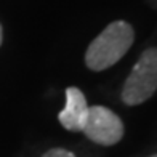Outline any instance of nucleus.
<instances>
[{
    "label": "nucleus",
    "mask_w": 157,
    "mask_h": 157,
    "mask_svg": "<svg viewBox=\"0 0 157 157\" xmlns=\"http://www.w3.org/2000/svg\"><path fill=\"white\" fill-rule=\"evenodd\" d=\"M151 157H157V154H154V155H151Z\"/></svg>",
    "instance_id": "0eeeda50"
},
{
    "label": "nucleus",
    "mask_w": 157,
    "mask_h": 157,
    "mask_svg": "<svg viewBox=\"0 0 157 157\" xmlns=\"http://www.w3.org/2000/svg\"><path fill=\"white\" fill-rule=\"evenodd\" d=\"M88 116V104L80 88L69 87L66 90V104L59 112V124L69 132H82Z\"/></svg>",
    "instance_id": "20e7f679"
},
{
    "label": "nucleus",
    "mask_w": 157,
    "mask_h": 157,
    "mask_svg": "<svg viewBox=\"0 0 157 157\" xmlns=\"http://www.w3.org/2000/svg\"><path fill=\"white\" fill-rule=\"evenodd\" d=\"M2 37H3L2 35V26H0V45H2Z\"/></svg>",
    "instance_id": "423d86ee"
},
{
    "label": "nucleus",
    "mask_w": 157,
    "mask_h": 157,
    "mask_svg": "<svg viewBox=\"0 0 157 157\" xmlns=\"http://www.w3.org/2000/svg\"><path fill=\"white\" fill-rule=\"evenodd\" d=\"M135 31L127 21H114L91 42L85 53V64L91 71H104L114 66L130 50Z\"/></svg>",
    "instance_id": "f257e3e1"
},
{
    "label": "nucleus",
    "mask_w": 157,
    "mask_h": 157,
    "mask_svg": "<svg viewBox=\"0 0 157 157\" xmlns=\"http://www.w3.org/2000/svg\"><path fill=\"white\" fill-rule=\"evenodd\" d=\"M42 157H75L71 151H67V149H63V147H55V149H50V151H47Z\"/></svg>",
    "instance_id": "39448f33"
},
{
    "label": "nucleus",
    "mask_w": 157,
    "mask_h": 157,
    "mask_svg": "<svg viewBox=\"0 0 157 157\" xmlns=\"http://www.w3.org/2000/svg\"><path fill=\"white\" fill-rule=\"evenodd\" d=\"M82 132L93 143L103 146H112L122 140L124 124L114 111L104 106H91L88 108L87 122Z\"/></svg>",
    "instance_id": "7ed1b4c3"
},
{
    "label": "nucleus",
    "mask_w": 157,
    "mask_h": 157,
    "mask_svg": "<svg viewBox=\"0 0 157 157\" xmlns=\"http://www.w3.org/2000/svg\"><path fill=\"white\" fill-rule=\"evenodd\" d=\"M157 90V48L151 47L141 53L122 88V101L138 106L147 101Z\"/></svg>",
    "instance_id": "f03ea898"
}]
</instances>
